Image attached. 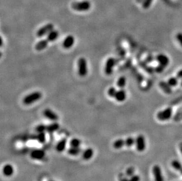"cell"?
Segmentation results:
<instances>
[{
    "label": "cell",
    "mask_w": 182,
    "mask_h": 181,
    "mask_svg": "<svg viewBox=\"0 0 182 181\" xmlns=\"http://www.w3.org/2000/svg\"><path fill=\"white\" fill-rule=\"evenodd\" d=\"M135 143V139L132 137H128L125 139V144L127 147H131Z\"/></svg>",
    "instance_id": "obj_28"
},
{
    "label": "cell",
    "mask_w": 182,
    "mask_h": 181,
    "mask_svg": "<svg viewBox=\"0 0 182 181\" xmlns=\"http://www.w3.org/2000/svg\"><path fill=\"white\" fill-rule=\"evenodd\" d=\"M93 155H94V150L91 148H88L85 149L82 153V157L85 160L91 159Z\"/></svg>",
    "instance_id": "obj_17"
},
{
    "label": "cell",
    "mask_w": 182,
    "mask_h": 181,
    "mask_svg": "<svg viewBox=\"0 0 182 181\" xmlns=\"http://www.w3.org/2000/svg\"><path fill=\"white\" fill-rule=\"evenodd\" d=\"M159 86L161 88V89L166 93L169 94L171 93L172 90L171 86L169 85L168 82H165L164 81H161L159 83Z\"/></svg>",
    "instance_id": "obj_20"
},
{
    "label": "cell",
    "mask_w": 182,
    "mask_h": 181,
    "mask_svg": "<svg viewBox=\"0 0 182 181\" xmlns=\"http://www.w3.org/2000/svg\"><path fill=\"white\" fill-rule=\"evenodd\" d=\"M181 118H182V113H181Z\"/></svg>",
    "instance_id": "obj_42"
},
{
    "label": "cell",
    "mask_w": 182,
    "mask_h": 181,
    "mask_svg": "<svg viewBox=\"0 0 182 181\" xmlns=\"http://www.w3.org/2000/svg\"><path fill=\"white\" fill-rule=\"evenodd\" d=\"M45 156V152L44 150L41 149H35L31 151L30 153V157L32 159L40 160L44 158Z\"/></svg>",
    "instance_id": "obj_8"
},
{
    "label": "cell",
    "mask_w": 182,
    "mask_h": 181,
    "mask_svg": "<svg viewBox=\"0 0 182 181\" xmlns=\"http://www.w3.org/2000/svg\"><path fill=\"white\" fill-rule=\"evenodd\" d=\"M172 115V109L171 108H167L163 110L158 112L157 114V118L159 120L164 121L168 120Z\"/></svg>",
    "instance_id": "obj_4"
},
{
    "label": "cell",
    "mask_w": 182,
    "mask_h": 181,
    "mask_svg": "<svg viewBox=\"0 0 182 181\" xmlns=\"http://www.w3.org/2000/svg\"><path fill=\"white\" fill-rule=\"evenodd\" d=\"M177 77L178 78L182 79V69H181L179 71H178V72L177 73Z\"/></svg>",
    "instance_id": "obj_36"
},
{
    "label": "cell",
    "mask_w": 182,
    "mask_h": 181,
    "mask_svg": "<svg viewBox=\"0 0 182 181\" xmlns=\"http://www.w3.org/2000/svg\"><path fill=\"white\" fill-rule=\"evenodd\" d=\"M119 180H120V181H130V179H127V177H124V176L120 177Z\"/></svg>",
    "instance_id": "obj_37"
},
{
    "label": "cell",
    "mask_w": 182,
    "mask_h": 181,
    "mask_svg": "<svg viewBox=\"0 0 182 181\" xmlns=\"http://www.w3.org/2000/svg\"><path fill=\"white\" fill-rule=\"evenodd\" d=\"M74 42V37L71 35H69L65 38L62 43V46L65 49H70L73 46Z\"/></svg>",
    "instance_id": "obj_11"
},
{
    "label": "cell",
    "mask_w": 182,
    "mask_h": 181,
    "mask_svg": "<svg viewBox=\"0 0 182 181\" xmlns=\"http://www.w3.org/2000/svg\"><path fill=\"white\" fill-rule=\"evenodd\" d=\"M153 174L154 178V181H164L161 169L158 165H155L153 166Z\"/></svg>",
    "instance_id": "obj_9"
},
{
    "label": "cell",
    "mask_w": 182,
    "mask_h": 181,
    "mask_svg": "<svg viewBox=\"0 0 182 181\" xmlns=\"http://www.w3.org/2000/svg\"><path fill=\"white\" fill-rule=\"evenodd\" d=\"M130 181H140V177L138 175H134L130 177Z\"/></svg>",
    "instance_id": "obj_32"
},
{
    "label": "cell",
    "mask_w": 182,
    "mask_h": 181,
    "mask_svg": "<svg viewBox=\"0 0 182 181\" xmlns=\"http://www.w3.org/2000/svg\"><path fill=\"white\" fill-rule=\"evenodd\" d=\"M59 128V125L57 122H54L53 123L47 126V132L48 133H53L58 130Z\"/></svg>",
    "instance_id": "obj_19"
},
{
    "label": "cell",
    "mask_w": 182,
    "mask_h": 181,
    "mask_svg": "<svg viewBox=\"0 0 182 181\" xmlns=\"http://www.w3.org/2000/svg\"><path fill=\"white\" fill-rule=\"evenodd\" d=\"M134 172H135V169L133 167H129L127 169V170H125V175L128 176V177H131L133 175H134Z\"/></svg>",
    "instance_id": "obj_31"
},
{
    "label": "cell",
    "mask_w": 182,
    "mask_h": 181,
    "mask_svg": "<svg viewBox=\"0 0 182 181\" xmlns=\"http://www.w3.org/2000/svg\"><path fill=\"white\" fill-rule=\"evenodd\" d=\"M115 59L112 57H110L107 59L104 68V71L106 75H110L111 74H112L113 72V68L115 65Z\"/></svg>",
    "instance_id": "obj_7"
},
{
    "label": "cell",
    "mask_w": 182,
    "mask_h": 181,
    "mask_svg": "<svg viewBox=\"0 0 182 181\" xmlns=\"http://www.w3.org/2000/svg\"><path fill=\"white\" fill-rule=\"evenodd\" d=\"M115 99L118 102H123L126 98V92L123 89H120L117 91Z\"/></svg>",
    "instance_id": "obj_15"
},
{
    "label": "cell",
    "mask_w": 182,
    "mask_h": 181,
    "mask_svg": "<svg viewBox=\"0 0 182 181\" xmlns=\"http://www.w3.org/2000/svg\"><path fill=\"white\" fill-rule=\"evenodd\" d=\"M54 25L51 23L47 24L44 26L41 27L36 33V35L38 37H42L46 35H47L49 32L54 29Z\"/></svg>",
    "instance_id": "obj_5"
},
{
    "label": "cell",
    "mask_w": 182,
    "mask_h": 181,
    "mask_svg": "<svg viewBox=\"0 0 182 181\" xmlns=\"http://www.w3.org/2000/svg\"><path fill=\"white\" fill-rule=\"evenodd\" d=\"M126 84V78L124 76H120L117 82V86L120 88L123 89Z\"/></svg>",
    "instance_id": "obj_24"
},
{
    "label": "cell",
    "mask_w": 182,
    "mask_h": 181,
    "mask_svg": "<svg viewBox=\"0 0 182 181\" xmlns=\"http://www.w3.org/2000/svg\"><path fill=\"white\" fill-rule=\"evenodd\" d=\"M179 149L180 150L181 153H182V142H180L179 144Z\"/></svg>",
    "instance_id": "obj_38"
},
{
    "label": "cell",
    "mask_w": 182,
    "mask_h": 181,
    "mask_svg": "<svg viewBox=\"0 0 182 181\" xmlns=\"http://www.w3.org/2000/svg\"><path fill=\"white\" fill-rule=\"evenodd\" d=\"M14 172V169L11 164H5L2 167V173L6 177L11 176Z\"/></svg>",
    "instance_id": "obj_12"
},
{
    "label": "cell",
    "mask_w": 182,
    "mask_h": 181,
    "mask_svg": "<svg viewBox=\"0 0 182 181\" xmlns=\"http://www.w3.org/2000/svg\"><path fill=\"white\" fill-rule=\"evenodd\" d=\"M71 7L77 11H87L91 8V3L88 1L74 2L71 4Z\"/></svg>",
    "instance_id": "obj_2"
},
{
    "label": "cell",
    "mask_w": 182,
    "mask_h": 181,
    "mask_svg": "<svg viewBox=\"0 0 182 181\" xmlns=\"http://www.w3.org/2000/svg\"><path fill=\"white\" fill-rule=\"evenodd\" d=\"M49 181H55V180H49Z\"/></svg>",
    "instance_id": "obj_41"
},
{
    "label": "cell",
    "mask_w": 182,
    "mask_h": 181,
    "mask_svg": "<svg viewBox=\"0 0 182 181\" xmlns=\"http://www.w3.org/2000/svg\"><path fill=\"white\" fill-rule=\"evenodd\" d=\"M117 90L116 89L114 88V87H110L108 89V91H107V93H108V95L111 98H114L115 97V95L117 93Z\"/></svg>",
    "instance_id": "obj_30"
},
{
    "label": "cell",
    "mask_w": 182,
    "mask_h": 181,
    "mask_svg": "<svg viewBox=\"0 0 182 181\" xmlns=\"http://www.w3.org/2000/svg\"><path fill=\"white\" fill-rule=\"evenodd\" d=\"M124 145H125V140L123 139H118L117 140H115L112 146L114 147V148L116 149H119L122 148Z\"/></svg>",
    "instance_id": "obj_21"
},
{
    "label": "cell",
    "mask_w": 182,
    "mask_h": 181,
    "mask_svg": "<svg viewBox=\"0 0 182 181\" xmlns=\"http://www.w3.org/2000/svg\"><path fill=\"white\" fill-rule=\"evenodd\" d=\"M176 38L179 43L182 46V33H178L176 35Z\"/></svg>",
    "instance_id": "obj_35"
},
{
    "label": "cell",
    "mask_w": 182,
    "mask_h": 181,
    "mask_svg": "<svg viewBox=\"0 0 182 181\" xmlns=\"http://www.w3.org/2000/svg\"><path fill=\"white\" fill-rule=\"evenodd\" d=\"M81 144V141L78 138H72L70 142V145L71 147L80 148Z\"/></svg>",
    "instance_id": "obj_25"
},
{
    "label": "cell",
    "mask_w": 182,
    "mask_h": 181,
    "mask_svg": "<svg viewBox=\"0 0 182 181\" xmlns=\"http://www.w3.org/2000/svg\"><path fill=\"white\" fill-rule=\"evenodd\" d=\"M35 131L37 133L45 132V131H47V126L44 124H39L36 126Z\"/></svg>",
    "instance_id": "obj_27"
},
{
    "label": "cell",
    "mask_w": 182,
    "mask_h": 181,
    "mask_svg": "<svg viewBox=\"0 0 182 181\" xmlns=\"http://www.w3.org/2000/svg\"><path fill=\"white\" fill-rule=\"evenodd\" d=\"M171 166L174 169H176L177 171L180 172L182 169V165L177 160H173L171 162Z\"/></svg>",
    "instance_id": "obj_26"
},
{
    "label": "cell",
    "mask_w": 182,
    "mask_h": 181,
    "mask_svg": "<svg viewBox=\"0 0 182 181\" xmlns=\"http://www.w3.org/2000/svg\"><path fill=\"white\" fill-rule=\"evenodd\" d=\"M153 0H145L144 3H143V7L144 8H148L150 6V4H151V2H152Z\"/></svg>",
    "instance_id": "obj_33"
},
{
    "label": "cell",
    "mask_w": 182,
    "mask_h": 181,
    "mask_svg": "<svg viewBox=\"0 0 182 181\" xmlns=\"http://www.w3.org/2000/svg\"><path fill=\"white\" fill-rule=\"evenodd\" d=\"M164 66L161 65H159L158 66H157L155 69V71L157 73H161L163 71H164Z\"/></svg>",
    "instance_id": "obj_34"
},
{
    "label": "cell",
    "mask_w": 182,
    "mask_h": 181,
    "mask_svg": "<svg viewBox=\"0 0 182 181\" xmlns=\"http://www.w3.org/2000/svg\"><path fill=\"white\" fill-rule=\"evenodd\" d=\"M180 173H181V174L182 175V169H181V170L180 171Z\"/></svg>",
    "instance_id": "obj_39"
},
{
    "label": "cell",
    "mask_w": 182,
    "mask_h": 181,
    "mask_svg": "<svg viewBox=\"0 0 182 181\" xmlns=\"http://www.w3.org/2000/svg\"><path fill=\"white\" fill-rule=\"evenodd\" d=\"M43 115L47 119L53 122H57L59 118L58 115L49 108H47L43 111Z\"/></svg>",
    "instance_id": "obj_10"
},
{
    "label": "cell",
    "mask_w": 182,
    "mask_h": 181,
    "mask_svg": "<svg viewBox=\"0 0 182 181\" xmlns=\"http://www.w3.org/2000/svg\"><path fill=\"white\" fill-rule=\"evenodd\" d=\"M180 84H181V86H182V81H181V83H180Z\"/></svg>",
    "instance_id": "obj_40"
},
{
    "label": "cell",
    "mask_w": 182,
    "mask_h": 181,
    "mask_svg": "<svg viewBox=\"0 0 182 181\" xmlns=\"http://www.w3.org/2000/svg\"><path fill=\"white\" fill-rule=\"evenodd\" d=\"M41 97H42L41 92L39 91H35L26 95L23 98L22 102L25 105H31L32 103L35 102L36 101H38L41 98Z\"/></svg>",
    "instance_id": "obj_1"
},
{
    "label": "cell",
    "mask_w": 182,
    "mask_h": 181,
    "mask_svg": "<svg viewBox=\"0 0 182 181\" xmlns=\"http://www.w3.org/2000/svg\"><path fill=\"white\" fill-rule=\"evenodd\" d=\"M35 139L37 140L41 143L43 144L45 143L46 142V135L45 132H41V133H38V134L35 136Z\"/></svg>",
    "instance_id": "obj_23"
},
{
    "label": "cell",
    "mask_w": 182,
    "mask_h": 181,
    "mask_svg": "<svg viewBox=\"0 0 182 181\" xmlns=\"http://www.w3.org/2000/svg\"><path fill=\"white\" fill-rule=\"evenodd\" d=\"M135 147L138 152H143L145 148V138L143 135H139L135 139Z\"/></svg>",
    "instance_id": "obj_6"
},
{
    "label": "cell",
    "mask_w": 182,
    "mask_h": 181,
    "mask_svg": "<svg viewBox=\"0 0 182 181\" xmlns=\"http://www.w3.org/2000/svg\"><path fill=\"white\" fill-rule=\"evenodd\" d=\"M156 59L159 64L164 67L167 66L169 63V59L166 55L159 54L157 56Z\"/></svg>",
    "instance_id": "obj_13"
},
{
    "label": "cell",
    "mask_w": 182,
    "mask_h": 181,
    "mask_svg": "<svg viewBox=\"0 0 182 181\" xmlns=\"http://www.w3.org/2000/svg\"><path fill=\"white\" fill-rule=\"evenodd\" d=\"M48 44V41L46 39H42L40 40L39 41H38L35 46V48L37 51H41L44 50V49H45Z\"/></svg>",
    "instance_id": "obj_14"
},
{
    "label": "cell",
    "mask_w": 182,
    "mask_h": 181,
    "mask_svg": "<svg viewBox=\"0 0 182 181\" xmlns=\"http://www.w3.org/2000/svg\"><path fill=\"white\" fill-rule=\"evenodd\" d=\"M78 73L81 77L85 76L88 73L87 60L83 57L80 58L78 61Z\"/></svg>",
    "instance_id": "obj_3"
},
{
    "label": "cell",
    "mask_w": 182,
    "mask_h": 181,
    "mask_svg": "<svg viewBox=\"0 0 182 181\" xmlns=\"http://www.w3.org/2000/svg\"><path fill=\"white\" fill-rule=\"evenodd\" d=\"M178 78H176V77H171L170 78H169L168 79V83L169 84V85L171 86V87H173V86H175L177 85L178 83V79H177Z\"/></svg>",
    "instance_id": "obj_29"
},
{
    "label": "cell",
    "mask_w": 182,
    "mask_h": 181,
    "mask_svg": "<svg viewBox=\"0 0 182 181\" xmlns=\"http://www.w3.org/2000/svg\"><path fill=\"white\" fill-rule=\"evenodd\" d=\"M67 140L65 138H63L61 140H60L55 146V149L58 152H62L66 147L67 145Z\"/></svg>",
    "instance_id": "obj_16"
},
{
    "label": "cell",
    "mask_w": 182,
    "mask_h": 181,
    "mask_svg": "<svg viewBox=\"0 0 182 181\" xmlns=\"http://www.w3.org/2000/svg\"><path fill=\"white\" fill-rule=\"evenodd\" d=\"M81 152V149L80 148H75V147H70L68 150L67 152L69 155L71 156H76L80 153Z\"/></svg>",
    "instance_id": "obj_22"
},
{
    "label": "cell",
    "mask_w": 182,
    "mask_h": 181,
    "mask_svg": "<svg viewBox=\"0 0 182 181\" xmlns=\"http://www.w3.org/2000/svg\"><path fill=\"white\" fill-rule=\"evenodd\" d=\"M59 36V32L58 31L53 29L47 35V39L48 42H53L55 41Z\"/></svg>",
    "instance_id": "obj_18"
}]
</instances>
